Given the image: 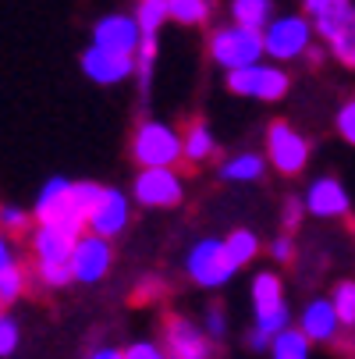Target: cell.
I'll return each mask as SVG.
<instances>
[{
  "label": "cell",
  "mask_w": 355,
  "mask_h": 359,
  "mask_svg": "<svg viewBox=\"0 0 355 359\" xmlns=\"http://www.w3.org/2000/svg\"><path fill=\"white\" fill-rule=\"evenodd\" d=\"M104 196V185L96 182H71V178H46L32 203V217L36 224L50 228H64L71 235H85L89 214L96 207V199Z\"/></svg>",
  "instance_id": "6da1fadb"
},
{
  "label": "cell",
  "mask_w": 355,
  "mask_h": 359,
  "mask_svg": "<svg viewBox=\"0 0 355 359\" xmlns=\"http://www.w3.org/2000/svg\"><path fill=\"white\" fill-rule=\"evenodd\" d=\"M82 235H71L64 228H50V224H36L29 235V249H32V264H36V278L50 288H64L71 285V256H75V242Z\"/></svg>",
  "instance_id": "7a4b0ae2"
},
{
  "label": "cell",
  "mask_w": 355,
  "mask_h": 359,
  "mask_svg": "<svg viewBox=\"0 0 355 359\" xmlns=\"http://www.w3.org/2000/svg\"><path fill=\"white\" fill-rule=\"evenodd\" d=\"M132 161L142 171L153 168H174L181 157V135L167 121H142L132 135Z\"/></svg>",
  "instance_id": "3957f363"
},
{
  "label": "cell",
  "mask_w": 355,
  "mask_h": 359,
  "mask_svg": "<svg viewBox=\"0 0 355 359\" xmlns=\"http://www.w3.org/2000/svg\"><path fill=\"white\" fill-rule=\"evenodd\" d=\"M263 54H267V50H263V36H260V32L228 25V29H217V32L210 36V57H214V65H221L228 75L260 65Z\"/></svg>",
  "instance_id": "277c9868"
},
{
  "label": "cell",
  "mask_w": 355,
  "mask_h": 359,
  "mask_svg": "<svg viewBox=\"0 0 355 359\" xmlns=\"http://www.w3.org/2000/svg\"><path fill=\"white\" fill-rule=\"evenodd\" d=\"M252 310H256V324L252 327L260 334H267L270 341L288 331L291 313H288V302H284V292H281V278L274 271H263V274L252 278Z\"/></svg>",
  "instance_id": "5b68a950"
},
{
  "label": "cell",
  "mask_w": 355,
  "mask_h": 359,
  "mask_svg": "<svg viewBox=\"0 0 355 359\" xmlns=\"http://www.w3.org/2000/svg\"><path fill=\"white\" fill-rule=\"evenodd\" d=\"M313 22L306 15H281L263 32V50L274 61H295L313 46Z\"/></svg>",
  "instance_id": "8992f818"
},
{
  "label": "cell",
  "mask_w": 355,
  "mask_h": 359,
  "mask_svg": "<svg viewBox=\"0 0 355 359\" xmlns=\"http://www.w3.org/2000/svg\"><path fill=\"white\" fill-rule=\"evenodd\" d=\"M185 271H188V278L195 281V285H202V288H221V285H228L231 278H235V264H231V256H228V249H224V238L217 242V238H202V242H195L192 249H188V260H185Z\"/></svg>",
  "instance_id": "52a82bcc"
},
{
  "label": "cell",
  "mask_w": 355,
  "mask_h": 359,
  "mask_svg": "<svg viewBox=\"0 0 355 359\" xmlns=\"http://www.w3.org/2000/svg\"><path fill=\"white\" fill-rule=\"evenodd\" d=\"M291 79L284 68L277 65H252L245 72H231L228 75V89L235 96H249V100H263V104H274V100H284Z\"/></svg>",
  "instance_id": "ba28073f"
},
{
  "label": "cell",
  "mask_w": 355,
  "mask_h": 359,
  "mask_svg": "<svg viewBox=\"0 0 355 359\" xmlns=\"http://www.w3.org/2000/svg\"><path fill=\"white\" fill-rule=\"evenodd\" d=\"M132 196H135L139 207L171 210V207H178V203H181L185 185H181V178H178L174 168H153V171H139L135 175Z\"/></svg>",
  "instance_id": "9c48e42d"
},
{
  "label": "cell",
  "mask_w": 355,
  "mask_h": 359,
  "mask_svg": "<svg viewBox=\"0 0 355 359\" xmlns=\"http://www.w3.org/2000/svg\"><path fill=\"white\" fill-rule=\"evenodd\" d=\"M316 36H323L327 50L344 65V68H355V8L348 4H337L330 15L316 18L313 22Z\"/></svg>",
  "instance_id": "30bf717a"
},
{
  "label": "cell",
  "mask_w": 355,
  "mask_h": 359,
  "mask_svg": "<svg viewBox=\"0 0 355 359\" xmlns=\"http://www.w3.org/2000/svg\"><path fill=\"white\" fill-rule=\"evenodd\" d=\"M267 153H270V164L281 175H298L302 168L309 164V142L302 132H295L288 121H274L267 128Z\"/></svg>",
  "instance_id": "8fae6325"
},
{
  "label": "cell",
  "mask_w": 355,
  "mask_h": 359,
  "mask_svg": "<svg viewBox=\"0 0 355 359\" xmlns=\"http://www.w3.org/2000/svg\"><path fill=\"white\" fill-rule=\"evenodd\" d=\"M114 264V252H111V242L99 238V235H82L75 242V256H71V278L82 281V285H96L104 281L107 271Z\"/></svg>",
  "instance_id": "7c38bea8"
},
{
  "label": "cell",
  "mask_w": 355,
  "mask_h": 359,
  "mask_svg": "<svg viewBox=\"0 0 355 359\" xmlns=\"http://www.w3.org/2000/svg\"><path fill=\"white\" fill-rule=\"evenodd\" d=\"M139 43H142V29H139L135 15H107L92 25V46H99V50L135 57Z\"/></svg>",
  "instance_id": "4fadbf2b"
},
{
  "label": "cell",
  "mask_w": 355,
  "mask_h": 359,
  "mask_svg": "<svg viewBox=\"0 0 355 359\" xmlns=\"http://www.w3.org/2000/svg\"><path fill=\"white\" fill-rule=\"evenodd\" d=\"M128 214H132L128 196L121 189H104V196L96 199V207L89 214V235H99L111 242L114 235H121L128 228Z\"/></svg>",
  "instance_id": "5bb4252c"
},
{
  "label": "cell",
  "mask_w": 355,
  "mask_h": 359,
  "mask_svg": "<svg viewBox=\"0 0 355 359\" xmlns=\"http://www.w3.org/2000/svg\"><path fill=\"white\" fill-rule=\"evenodd\" d=\"M82 72L96 82V86H118L125 79L135 75V57L125 54H111V50H99V46H85L82 50Z\"/></svg>",
  "instance_id": "9a60e30c"
},
{
  "label": "cell",
  "mask_w": 355,
  "mask_h": 359,
  "mask_svg": "<svg viewBox=\"0 0 355 359\" xmlns=\"http://www.w3.org/2000/svg\"><path fill=\"white\" fill-rule=\"evenodd\" d=\"M164 348L171 359H210V338L185 317H167Z\"/></svg>",
  "instance_id": "2e32d148"
},
{
  "label": "cell",
  "mask_w": 355,
  "mask_h": 359,
  "mask_svg": "<svg viewBox=\"0 0 355 359\" xmlns=\"http://www.w3.org/2000/svg\"><path fill=\"white\" fill-rule=\"evenodd\" d=\"M306 210L313 217H320V221H330V217H344L351 210V199H348L344 185L327 175V178L309 182V189H306Z\"/></svg>",
  "instance_id": "e0dca14e"
},
{
  "label": "cell",
  "mask_w": 355,
  "mask_h": 359,
  "mask_svg": "<svg viewBox=\"0 0 355 359\" xmlns=\"http://www.w3.org/2000/svg\"><path fill=\"white\" fill-rule=\"evenodd\" d=\"M298 331L306 334L309 341H334L341 331V320L334 313V302L330 299H313L306 302V310L298 317Z\"/></svg>",
  "instance_id": "ac0fdd59"
},
{
  "label": "cell",
  "mask_w": 355,
  "mask_h": 359,
  "mask_svg": "<svg viewBox=\"0 0 355 359\" xmlns=\"http://www.w3.org/2000/svg\"><path fill=\"white\" fill-rule=\"evenodd\" d=\"M231 18L238 29L263 36L267 25L274 22V0H231Z\"/></svg>",
  "instance_id": "d6986e66"
},
{
  "label": "cell",
  "mask_w": 355,
  "mask_h": 359,
  "mask_svg": "<svg viewBox=\"0 0 355 359\" xmlns=\"http://www.w3.org/2000/svg\"><path fill=\"white\" fill-rule=\"evenodd\" d=\"M214 149H217V139H214V132H210L207 125H202V121L188 125V132L181 135V157H185L188 164L210 161V157H214Z\"/></svg>",
  "instance_id": "ffe728a7"
},
{
  "label": "cell",
  "mask_w": 355,
  "mask_h": 359,
  "mask_svg": "<svg viewBox=\"0 0 355 359\" xmlns=\"http://www.w3.org/2000/svg\"><path fill=\"white\" fill-rule=\"evenodd\" d=\"M263 171H267V161L260 153H238V157L221 164L224 182H256V178H263Z\"/></svg>",
  "instance_id": "44dd1931"
},
{
  "label": "cell",
  "mask_w": 355,
  "mask_h": 359,
  "mask_svg": "<svg viewBox=\"0 0 355 359\" xmlns=\"http://www.w3.org/2000/svg\"><path fill=\"white\" fill-rule=\"evenodd\" d=\"M224 249H228V256H231L235 267H245V264L256 260V252H260V235L249 231V228H235V231L224 238Z\"/></svg>",
  "instance_id": "7402d4cb"
},
{
  "label": "cell",
  "mask_w": 355,
  "mask_h": 359,
  "mask_svg": "<svg viewBox=\"0 0 355 359\" xmlns=\"http://www.w3.org/2000/svg\"><path fill=\"white\" fill-rule=\"evenodd\" d=\"M167 18H171V4H167V0H139V4H135V22H139L142 36L157 39V32H160V25Z\"/></svg>",
  "instance_id": "603a6c76"
},
{
  "label": "cell",
  "mask_w": 355,
  "mask_h": 359,
  "mask_svg": "<svg viewBox=\"0 0 355 359\" xmlns=\"http://www.w3.org/2000/svg\"><path fill=\"white\" fill-rule=\"evenodd\" d=\"M309 338L298 327H288L284 334H277L270 341V359H309Z\"/></svg>",
  "instance_id": "cb8c5ba5"
},
{
  "label": "cell",
  "mask_w": 355,
  "mask_h": 359,
  "mask_svg": "<svg viewBox=\"0 0 355 359\" xmlns=\"http://www.w3.org/2000/svg\"><path fill=\"white\" fill-rule=\"evenodd\" d=\"M153 65H157V39L142 36V43L135 50V79H139L142 93H149V82H153Z\"/></svg>",
  "instance_id": "d4e9b609"
},
{
  "label": "cell",
  "mask_w": 355,
  "mask_h": 359,
  "mask_svg": "<svg viewBox=\"0 0 355 359\" xmlns=\"http://www.w3.org/2000/svg\"><path fill=\"white\" fill-rule=\"evenodd\" d=\"M36 217L22 207H11V203H0V231L4 235H32Z\"/></svg>",
  "instance_id": "484cf974"
},
{
  "label": "cell",
  "mask_w": 355,
  "mask_h": 359,
  "mask_svg": "<svg viewBox=\"0 0 355 359\" xmlns=\"http://www.w3.org/2000/svg\"><path fill=\"white\" fill-rule=\"evenodd\" d=\"M171 18L181 25H202L210 18V0H167Z\"/></svg>",
  "instance_id": "4316f807"
},
{
  "label": "cell",
  "mask_w": 355,
  "mask_h": 359,
  "mask_svg": "<svg viewBox=\"0 0 355 359\" xmlns=\"http://www.w3.org/2000/svg\"><path fill=\"white\" fill-rule=\"evenodd\" d=\"M334 313L341 320V327H355V281H341L330 295Z\"/></svg>",
  "instance_id": "83f0119b"
},
{
  "label": "cell",
  "mask_w": 355,
  "mask_h": 359,
  "mask_svg": "<svg viewBox=\"0 0 355 359\" xmlns=\"http://www.w3.org/2000/svg\"><path fill=\"white\" fill-rule=\"evenodd\" d=\"M18 341H22V327L11 313L0 310V359H8L11 352H18Z\"/></svg>",
  "instance_id": "f1b7e54d"
},
{
  "label": "cell",
  "mask_w": 355,
  "mask_h": 359,
  "mask_svg": "<svg viewBox=\"0 0 355 359\" xmlns=\"http://www.w3.org/2000/svg\"><path fill=\"white\" fill-rule=\"evenodd\" d=\"M25 292V267H11L8 274H0V302H15Z\"/></svg>",
  "instance_id": "f546056e"
},
{
  "label": "cell",
  "mask_w": 355,
  "mask_h": 359,
  "mask_svg": "<svg viewBox=\"0 0 355 359\" xmlns=\"http://www.w3.org/2000/svg\"><path fill=\"white\" fill-rule=\"evenodd\" d=\"M334 125H337V135H341L344 142H351V146H355V96H351V100H344V104L337 107Z\"/></svg>",
  "instance_id": "4dcf8cb0"
},
{
  "label": "cell",
  "mask_w": 355,
  "mask_h": 359,
  "mask_svg": "<svg viewBox=\"0 0 355 359\" xmlns=\"http://www.w3.org/2000/svg\"><path fill=\"white\" fill-rule=\"evenodd\" d=\"M125 359H171V355H167V348H160L153 341H135L125 348Z\"/></svg>",
  "instance_id": "1f68e13d"
},
{
  "label": "cell",
  "mask_w": 355,
  "mask_h": 359,
  "mask_svg": "<svg viewBox=\"0 0 355 359\" xmlns=\"http://www.w3.org/2000/svg\"><path fill=\"white\" fill-rule=\"evenodd\" d=\"M302 214H306V203H302L298 196L284 199V214H281V221H284V231H295V228L302 224Z\"/></svg>",
  "instance_id": "d6a6232c"
},
{
  "label": "cell",
  "mask_w": 355,
  "mask_h": 359,
  "mask_svg": "<svg viewBox=\"0 0 355 359\" xmlns=\"http://www.w3.org/2000/svg\"><path fill=\"white\" fill-rule=\"evenodd\" d=\"M224 334H228V317H224L221 306H210V310H207V338L221 341Z\"/></svg>",
  "instance_id": "836d02e7"
},
{
  "label": "cell",
  "mask_w": 355,
  "mask_h": 359,
  "mask_svg": "<svg viewBox=\"0 0 355 359\" xmlns=\"http://www.w3.org/2000/svg\"><path fill=\"white\" fill-rule=\"evenodd\" d=\"M270 256L277 264H288L291 256H295V242H291V235H277L274 242H270Z\"/></svg>",
  "instance_id": "e575fe53"
},
{
  "label": "cell",
  "mask_w": 355,
  "mask_h": 359,
  "mask_svg": "<svg viewBox=\"0 0 355 359\" xmlns=\"http://www.w3.org/2000/svg\"><path fill=\"white\" fill-rule=\"evenodd\" d=\"M11 267H18V256H15V249H11L8 235L0 231V274H8Z\"/></svg>",
  "instance_id": "d590c367"
},
{
  "label": "cell",
  "mask_w": 355,
  "mask_h": 359,
  "mask_svg": "<svg viewBox=\"0 0 355 359\" xmlns=\"http://www.w3.org/2000/svg\"><path fill=\"white\" fill-rule=\"evenodd\" d=\"M245 341H249V348H252V352H263V348H270V338H267V334H260L256 327H252V331L245 334Z\"/></svg>",
  "instance_id": "8d00e7d4"
},
{
  "label": "cell",
  "mask_w": 355,
  "mask_h": 359,
  "mask_svg": "<svg viewBox=\"0 0 355 359\" xmlns=\"http://www.w3.org/2000/svg\"><path fill=\"white\" fill-rule=\"evenodd\" d=\"M85 359H125V352L121 348H92Z\"/></svg>",
  "instance_id": "74e56055"
},
{
  "label": "cell",
  "mask_w": 355,
  "mask_h": 359,
  "mask_svg": "<svg viewBox=\"0 0 355 359\" xmlns=\"http://www.w3.org/2000/svg\"><path fill=\"white\" fill-rule=\"evenodd\" d=\"M306 57H309V65H323L327 54H323V46H309V50H306Z\"/></svg>",
  "instance_id": "f35d334b"
}]
</instances>
